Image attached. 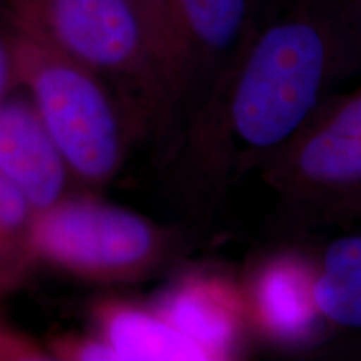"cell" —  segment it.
<instances>
[{"label":"cell","instance_id":"1","mask_svg":"<svg viewBox=\"0 0 361 361\" xmlns=\"http://www.w3.org/2000/svg\"><path fill=\"white\" fill-rule=\"evenodd\" d=\"M255 25L213 106L189 128L213 171L261 168L343 79L361 72L326 22L293 6ZM202 154V156H204Z\"/></svg>","mask_w":361,"mask_h":361},{"label":"cell","instance_id":"2","mask_svg":"<svg viewBox=\"0 0 361 361\" xmlns=\"http://www.w3.org/2000/svg\"><path fill=\"white\" fill-rule=\"evenodd\" d=\"M27 34L78 59L117 94L139 133L178 117L173 89L129 0H0Z\"/></svg>","mask_w":361,"mask_h":361},{"label":"cell","instance_id":"3","mask_svg":"<svg viewBox=\"0 0 361 361\" xmlns=\"http://www.w3.org/2000/svg\"><path fill=\"white\" fill-rule=\"evenodd\" d=\"M16 25V24H13ZM19 87L32 101L80 191L101 194L123 169L139 133L94 71L16 25Z\"/></svg>","mask_w":361,"mask_h":361},{"label":"cell","instance_id":"4","mask_svg":"<svg viewBox=\"0 0 361 361\" xmlns=\"http://www.w3.org/2000/svg\"><path fill=\"white\" fill-rule=\"evenodd\" d=\"M30 243L35 264L104 284L151 278L179 250L174 231L87 191L35 214Z\"/></svg>","mask_w":361,"mask_h":361},{"label":"cell","instance_id":"5","mask_svg":"<svg viewBox=\"0 0 361 361\" xmlns=\"http://www.w3.org/2000/svg\"><path fill=\"white\" fill-rule=\"evenodd\" d=\"M261 168L264 183L300 209L336 216L361 197V82L324 99Z\"/></svg>","mask_w":361,"mask_h":361},{"label":"cell","instance_id":"6","mask_svg":"<svg viewBox=\"0 0 361 361\" xmlns=\"http://www.w3.org/2000/svg\"><path fill=\"white\" fill-rule=\"evenodd\" d=\"M188 66L179 114L189 126L213 106L255 29L252 0H171Z\"/></svg>","mask_w":361,"mask_h":361},{"label":"cell","instance_id":"7","mask_svg":"<svg viewBox=\"0 0 361 361\" xmlns=\"http://www.w3.org/2000/svg\"><path fill=\"white\" fill-rule=\"evenodd\" d=\"M0 173L25 197L35 214L80 191L22 87L0 106Z\"/></svg>","mask_w":361,"mask_h":361},{"label":"cell","instance_id":"8","mask_svg":"<svg viewBox=\"0 0 361 361\" xmlns=\"http://www.w3.org/2000/svg\"><path fill=\"white\" fill-rule=\"evenodd\" d=\"M151 306L204 350L209 360H228L236 353L247 310L245 295L228 279L189 273Z\"/></svg>","mask_w":361,"mask_h":361},{"label":"cell","instance_id":"9","mask_svg":"<svg viewBox=\"0 0 361 361\" xmlns=\"http://www.w3.org/2000/svg\"><path fill=\"white\" fill-rule=\"evenodd\" d=\"M314 266L298 255L273 256L259 264L245 295L247 319L269 340L296 345L326 326L314 308Z\"/></svg>","mask_w":361,"mask_h":361},{"label":"cell","instance_id":"10","mask_svg":"<svg viewBox=\"0 0 361 361\" xmlns=\"http://www.w3.org/2000/svg\"><path fill=\"white\" fill-rule=\"evenodd\" d=\"M92 322L94 333L111 346L117 361L209 360L204 350L152 306L107 298L94 305Z\"/></svg>","mask_w":361,"mask_h":361},{"label":"cell","instance_id":"11","mask_svg":"<svg viewBox=\"0 0 361 361\" xmlns=\"http://www.w3.org/2000/svg\"><path fill=\"white\" fill-rule=\"evenodd\" d=\"M311 298L328 328L361 331V233L328 243L314 264Z\"/></svg>","mask_w":361,"mask_h":361},{"label":"cell","instance_id":"12","mask_svg":"<svg viewBox=\"0 0 361 361\" xmlns=\"http://www.w3.org/2000/svg\"><path fill=\"white\" fill-rule=\"evenodd\" d=\"M34 218L32 206L0 173V296L13 291L35 266Z\"/></svg>","mask_w":361,"mask_h":361},{"label":"cell","instance_id":"13","mask_svg":"<svg viewBox=\"0 0 361 361\" xmlns=\"http://www.w3.org/2000/svg\"><path fill=\"white\" fill-rule=\"evenodd\" d=\"M146 30L152 52L173 89L176 109H180L188 80L186 56L176 27L171 0H129Z\"/></svg>","mask_w":361,"mask_h":361},{"label":"cell","instance_id":"14","mask_svg":"<svg viewBox=\"0 0 361 361\" xmlns=\"http://www.w3.org/2000/svg\"><path fill=\"white\" fill-rule=\"evenodd\" d=\"M331 27L361 69V0H284Z\"/></svg>","mask_w":361,"mask_h":361},{"label":"cell","instance_id":"15","mask_svg":"<svg viewBox=\"0 0 361 361\" xmlns=\"http://www.w3.org/2000/svg\"><path fill=\"white\" fill-rule=\"evenodd\" d=\"M45 348L52 360L117 361V356L111 346L96 333H90V335L67 333V335L54 336L51 341L45 343Z\"/></svg>","mask_w":361,"mask_h":361},{"label":"cell","instance_id":"16","mask_svg":"<svg viewBox=\"0 0 361 361\" xmlns=\"http://www.w3.org/2000/svg\"><path fill=\"white\" fill-rule=\"evenodd\" d=\"M19 87L16 25L0 4V106Z\"/></svg>","mask_w":361,"mask_h":361},{"label":"cell","instance_id":"17","mask_svg":"<svg viewBox=\"0 0 361 361\" xmlns=\"http://www.w3.org/2000/svg\"><path fill=\"white\" fill-rule=\"evenodd\" d=\"M45 343L13 328L0 316V361H51Z\"/></svg>","mask_w":361,"mask_h":361},{"label":"cell","instance_id":"18","mask_svg":"<svg viewBox=\"0 0 361 361\" xmlns=\"http://www.w3.org/2000/svg\"><path fill=\"white\" fill-rule=\"evenodd\" d=\"M336 216H348V218H361V197L355 201H350L348 204H345L341 207L340 211H338Z\"/></svg>","mask_w":361,"mask_h":361}]
</instances>
